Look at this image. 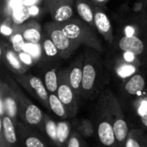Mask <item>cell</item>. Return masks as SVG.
<instances>
[{"label": "cell", "mask_w": 147, "mask_h": 147, "mask_svg": "<svg viewBox=\"0 0 147 147\" xmlns=\"http://www.w3.org/2000/svg\"><path fill=\"white\" fill-rule=\"evenodd\" d=\"M65 147H88V146L83 136L75 130L71 133V135L65 143Z\"/></svg>", "instance_id": "4dcf8cb0"}, {"label": "cell", "mask_w": 147, "mask_h": 147, "mask_svg": "<svg viewBox=\"0 0 147 147\" xmlns=\"http://www.w3.org/2000/svg\"><path fill=\"white\" fill-rule=\"evenodd\" d=\"M6 81L12 87L16 96L19 121L42 133L46 114L28 98L15 78L13 79L11 77L7 75Z\"/></svg>", "instance_id": "3957f363"}, {"label": "cell", "mask_w": 147, "mask_h": 147, "mask_svg": "<svg viewBox=\"0 0 147 147\" xmlns=\"http://www.w3.org/2000/svg\"><path fill=\"white\" fill-rule=\"evenodd\" d=\"M146 134L140 127L132 128L125 142L124 147H145Z\"/></svg>", "instance_id": "cb8c5ba5"}, {"label": "cell", "mask_w": 147, "mask_h": 147, "mask_svg": "<svg viewBox=\"0 0 147 147\" xmlns=\"http://www.w3.org/2000/svg\"><path fill=\"white\" fill-rule=\"evenodd\" d=\"M95 6L96 4L90 0H76L75 9L78 16L87 22L93 29H96L95 26Z\"/></svg>", "instance_id": "7402d4cb"}, {"label": "cell", "mask_w": 147, "mask_h": 147, "mask_svg": "<svg viewBox=\"0 0 147 147\" xmlns=\"http://www.w3.org/2000/svg\"><path fill=\"white\" fill-rule=\"evenodd\" d=\"M40 43H41L42 49H43L45 64L59 62V60L61 59L59 56V53L56 46L54 45L53 40L49 38V36L46 33L43 34V38Z\"/></svg>", "instance_id": "603a6c76"}, {"label": "cell", "mask_w": 147, "mask_h": 147, "mask_svg": "<svg viewBox=\"0 0 147 147\" xmlns=\"http://www.w3.org/2000/svg\"><path fill=\"white\" fill-rule=\"evenodd\" d=\"M9 40L16 52L20 53L23 50V46L25 44V40H24V38L22 36L21 31H20L18 24H16L13 34L9 38Z\"/></svg>", "instance_id": "f1b7e54d"}, {"label": "cell", "mask_w": 147, "mask_h": 147, "mask_svg": "<svg viewBox=\"0 0 147 147\" xmlns=\"http://www.w3.org/2000/svg\"><path fill=\"white\" fill-rule=\"evenodd\" d=\"M44 30L56 46L61 59H69L81 46L65 34V33L62 29L60 23L59 22L52 21L45 23Z\"/></svg>", "instance_id": "9c48e42d"}, {"label": "cell", "mask_w": 147, "mask_h": 147, "mask_svg": "<svg viewBox=\"0 0 147 147\" xmlns=\"http://www.w3.org/2000/svg\"><path fill=\"white\" fill-rule=\"evenodd\" d=\"M95 26L96 31L109 45L114 42L115 33L112 21L102 6H95Z\"/></svg>", "instance_id": "e0dca14e"}, {"label": "cell", "mask_w": 147, "mask_h": 147, "mask_svg": "<svg viewBox=\"0 0 147 147\" xmlns=\"http://www.w3.org/2000/svg\"><path fill=\"white\" fill-rule=\"evenodd\" d=\"M40 68L43 71L42 80L49 94H56L59 85V71L60 69L59 63H46Z\"/></svg>", "instance_id": "ffe728a7"}, {"label": "cell", "mask_w": 147, "mask_h": 147, "mask_svg": "<svg viewBox=\"0 0 147 147\" xmlns=\"http://www.w3.org/2000/svg\"><path fill=\"white\" fill-rule=\"evenodd\" d=\"M49 109L60 119L65 120L69 118L67 110L58 97L57 94H49Z\"/></svg>", "instance_id": "484cf974"}, {"label": "cell", "mask_w": 147, "mask_h": 147, "mask_svg": "<svg viewBox=\"0 0 147 147\" xmlns=\"http://www.w3.org/2000/svg\"><path fill=\"white\" fill-rule=\"evenodd\" d=\"M18 54H19L20 59H22V61L27 66L30 67V66H32V65H35V62H34V59H33V58L30 56V54H28L27 52H25V51L22 50V52L18 53Z\"/></svg>", "instance_id": "d6a6232c"}, {"label": "cell", "mask_w": 147, "mask_h": 147, "mask_svg": "<svg viewBox=\"0 0 147 147\" xmlns=\"http://www.w3.org/2000/svg\"><path fill=\"white\" fill-rule=\"evenodd\" d=\"M102 53L90 47L84 53L82 99L93 100L98 97L109 79Z\"/></svg>", "instance_id": "6da1fadb"}, {"label": "cell", "mask_w": 147, "mask_h": 147, "mask_svg": "<svg viewBox=\"0 0 147 147\" xmlns=\"http://www.w3.org/2000/svg\"><path fill=\"white\" fill-rule=\"evenodd\" d=\"M16 125L10 116H0V147H18Z\"/></svg>", "instance_id": "ac0fdd59"}, {"label": "cell", "mask_w": 147, "mask_h": 147, "mask_svg": "<svg viewBox=\"0 0 147 147\" xmlns=\"http://www.w3.org/2000/svg\"><path fill=\"white\" fill-rule=\"evenodd\" d=\"M75 128L83 137H92L95 134L96 127L94 122L88 119H82L75 123Z\"/></svg>", "instance_id": "83f0119b"}, {"label": "cell", "mask_w": 147, "mask_h": 147, "mask_svg": "<svg viewBox=\"0 0 147 147\" xmlns=\"http://www.w3.org/2000/svg\"><path fill=\"white\" fill-rule=\"evenodd\" d=\"M43 134H46L48 138V140L56 146H59V140H58V132H57V124L54 122V121L48 116L47 114L45 115L44 120V126H43Z\"/></svg>", "instance_id": "4316f807"}, {"label": "cell", "mask_w": 147, "mask_h": 147, "mask_svg": "<svg viewBox=\"0 0 147 147\" xmlns=\"http://www.w3.org/2000/svg\"><path fill=\"white\" fill-rule=\"evenodd\" d=\"M19 142L23 147H48V143L43 134L38 129L29 127L21 121L16 123Z\"/></svg>", "instance_id": "5bb4252c"}, {"label": "cell", "mask_w": 147, "mask_h": 147, "mask_svg": "<svg viewBox=\"0 0 147 147\" xmlns=\"http://www.w3.org/2000/svg\"><path fill=\"white\" fill-rule=\"evenodd\" d=\"M103 90L106 95L108 108L111 115L117 145L118 147H124L130 129L124 114L123 107L118 96H115V94L109 87L105 88Z\"/></svg>", "instance_id": "52a82bcc"}, {"label": "cell", "mask_w": 147, "mask_h": 147, "mask_svg": "<svg viewBox=\"0 0 147 147\" xmlns=\"http://www.w3.org/2000/svg\"><path fill=\"white\" fill-rule=\"evenodd\" d=\"M145 147H147V136L146 139V142H145Z\"/></svg>", "instance_id": "d590c367"}, {"label": "cell", "mask_w": 147, "mask_h": 147, "mask_svg": "<svg viewBox=\"0 0 147 147\" xmlns=\"http://www.w3.org/2000/svg\"><path fill=\"white\" fill-rule=\"evenodd\" d=\"M23 51L30 54V56L34 59L35 62V65H39L40 67H41L45 64L44 53H43L41 43L34 44V43L25 42L23 46Z\"/></svg>", "instance_id": "d4e9b609"}, {"label": "cell", "mask_w": 147, "mask_h": 147, "mask_svg": "<svg viewBox=\"0 0 147 147\" xmlns=\"http://www.w3.org/2000/svg\"><path fill=\"white\" fill-rule=\"evenodd\" d=\"M14 78L22 88L39 101L43 107L49 109V92L42 78L28 72L14 75Z\"/></svg>", "instance_id": "7c38bea8"}, {"label": "cell", "mask_w": 147, "mask_h": 147, "mask_svg": "<svg viewBox=\"0 0 147 147\" xmlns=\"http://www.w3.org/2000/svg\"><path fill=\"white\" fill-rule=\"evenodd\" d=\"M94 125L98 140L102 146L118 147L104 90H102L97 97V102L95 106Z\"/></svg>", "instance_id": "277c9868"}, {"label": "cell", "mask_w": 147, "mask_h": 147, "mask_svg": "<svg viewBox=\"0 0 147 147\" xmlns=\"http://www.w3.org/2000/svg\"><path fill=\"white\" fill-rule=\"evenodd\" d=\"M147 88V75L146 68L132 77L122 80L119 84V100L126 110L146 90Z\"/></svg>", "instance_id": "ba28073f"}, {"label": "cell", "mask_w": 147, "mask_h": 147, "mask_svg": "<svg viewBox=\"0 0 147 147\" xmlns=\"http://www.w3.org/2000/svg\"><path fill=\"white\" fill-rule=\"evenodd\" d=\"M84 55L80 54L72 61V63L68 67L69 69V81L70 84L78 96L82 99V81H83V71H84Z\"/></svg>", "instance_id": "d6986e66"}, {"label": "cell", "mask_w": 147, "mask_h": 147, "mask_svg": "<svg viewBox=\"0 0 147 147\" xmlns=\"http://www.w3.org/2000/svg\"><path fill=\"white\" fill-rule=\"evenodd\" d=\"M146 75H147V67L146 68Z\"/></svg>", "instance_id": "74e56055"}, {"label": "cell", "mask_w": 147, "mask_h": 147, "mask_svg": "<svg viewBox=\"0 0 147 147\" xmlns=\"http://www.w3.org/2000/svg\"><path fill=\"white\" fill-rule=\"evenodd\" d=\"M20 31L24 38L25 42L28 43H40L43 38V33L40 23L34 20L29 21L26 23L19 25Z\"/></svg>", "instance_id": "44dd1931"}, {"label": "cell", "mask_w": 147, "mask_h": 147, "mask_svg": "<svg viewBox=\"0 0 147 147\" xmlns=\"http://www.w3.org/2000/svg\"><path fill=\"white\" fill-rule=\"evenodd\" d=\"M71 126L68 122L62 121L57 124V132H58V140H59V146H62L63 144L67 142L71 135Z\"/></svg>", "instance_id": "f546056e"}, {"label": "cell", "mask_w": 147, "mask_h": 147, "mask_svg": "<svg viewBox=\"0 0 147 147\" xmlns=\"http://www.w3.org/2000/svg\"><path fill=\"white\" fill-rule=\"evenodd\" d=\"M74 4V0H46L52 20L59 23H63L72 17Z\"/></svg>", "instance_id": "2e32d148"}, {"label": "cell", "mask_w": 147, "mask_h": 147, "mask_svg": "<svg viewBox=\"0 0 147 147\" xmlns=\"http://www.w3.org/2000/svg\"><path fill=\"white\" fill-rule=\"evenodd\" d=\"M60 25L65 34L71 40L80 45L86 46V47L103 53V44L98 37L96 30L93 29L80 17H71Z\"/></svg>", "instance_id": "5b68a950"}, {"label": "cell", "mask_w": 147, "mask_h": 147, "mask_svg": "<svg viewBox=\"0 0 147 147\" xmlns=\"http://www.w3.org/2000/svg\"><path fill=\"white\" fill-rule=\"evenodd\" d=\"M142 3H143L144 6H146L147 4V0H142Z\"/></svg>", "instance_id": "e575fe53"}, {"label": "cell", "mask_w": 147, "mask_h": 147, "mask_svg": "<svg viewBox=\"0 0 147 147\" xmlns=\"http://www.w3.org/2000/svg\"><path fill=\"white\" fill-rule=\"evenodd\" d=\"M16 23L13 21V18L7 16L1 24V34L6 38H9L16 28Z\"/></svg>", "instance_id": "1f68e13d"}, {"label": "cell", "mask_w": 147, "mask_h": 147, "mask_svg": "<svg viewBox=\"0 0 147 147\" xmlns=\"http://www.w3.org/2000/svg\"><path fill=\"white\" fill-rule=\"evenodd\" d=\"M104 64L109 78L112 76L119 82L145 69L140 59L133 53L111 48H109L106 53Z\"/></svg>", "instance_id": "7a4b0ae2"}, {"label": "cell", "mask_w": 147, "mask_h": 147, "mask_svg": "<svg viewBox=\"0 0 147 147\" xmlns=\"http://www.w3.org/2000/svg\"><path fill=\"white\" fill-rule=\"evenodd\" d=\"M92 3H94L96 5H98V6H103L109 0H90Z\"/></svg>", "instance_id": "836d02e7"}, {"label": "cell", "mask_w": 147, "mask_h": 147, "mask_svg": "<svg viewBox=\"0 0 147 147\" xmlns=\"http://www.w3.org/2000/svg\"><path fill=\"white\" fill-rule=\"evenodd\" d=\"M0 57L2 62L9 69L14 75L24 74L29 69L20 59L19 54L16 52L10 43L2 41L0 46Z\"/></svg>", "instance_id": "9a60e30c"}, {"label": "cell", "mask_w": 147, "mask_h": 147, "mask_svg": "<svg viewBox=\"0 0 147 147\" xmlns=\"http://www.w3.org/2000/svg\"><path fill=\"white\" fill-rule=\"evenodd\" d=\"M4 115L10 116L16 125L19 121L16 94L9 84L2 79L0 83V116Z\"/></svg>", "instance_id": "4fadbf2b"}, {"label": "cell", "mask_w": 147, "mask_h": 147, "mask_svg": "<svg viewBox=\"0 0 147 147\" xmlns=\"http://www.w3.org/2000/svg\"><path fill=\"white\" fill-rule=\"evenodd\" d=\"M109 48L129 52L140 59L144 68L147 67V39L146 38L115 34L114 42L109 45Z\"/></svg>", "instance_id": "8fae6325"}, {"label": "cell", "mask_w": 147, "mask_h": 147, "mask_svg": "<svg viewBox=\"0 0 147 147\" xmlns=\"http://www.w3.org/2000/svg\"><path fill=\"white\" fill-rule=\"evenodd\" d=\"M56 94L66 109L69 118H73L78 113L81 99L76 95L70 84L68 67L60 68L59 71V85Z\"/></svg>", "instance_id": "30bf717a"}, {"label": "cell", "mask_w": 147, "mask_h": 147, "mask_svg": "<svg viewBox=\"0 0 147 147\" xmlns=\"http://www.w3.org/2000/svg\"><path fill=\"white\" fill-rule=\"evenodd\" d=\"M145 11H146V13L147 15V4L145 6Z\"/></svg>", "instance_id": "8d00e7d4"}, {"label": "cell", "mask_w": 147, "mask_h": 147, "mask_svg": "<svg viewBox=\"0 0 147 147\" xmlns=\"http://www.w3.org/2000/svg\"><path fill=\"white\" fill-rule=\"evenodd\" d=\"M117 35L139 36L147 39V15L145 10L122 11L116 17Z\"/></svg>", "instance_id": "8992f818"}]
</instances>
